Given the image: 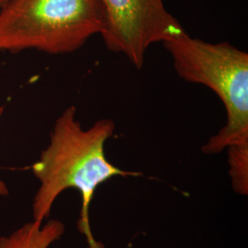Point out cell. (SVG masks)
<instances>
[{"instance_id":"7a4b0ae2","label":"cell","mask_w":248,"mask_h":248,"mask_svg":"<svg viewBox=\"0 0 248 248\" xmlns=\"http://www.w3.org/2000/svg\"><path fill=\"white\" fill-rule=\"evenodd\" d=\"M162 44L182 79L212 89L225 107L226 124L204 144V154H219L248 142V53L226 42L192 38L186 31Z\"/></svg>"},{"instance_id":"52a82bcc","label":"cell","mask_w":248,"mask_h":248,"mask_svg":"<svg viewBox=\"0 0 248 248\" xmlns=\"http://www.w3.org/2000/svg\"><path fill=\"white\" fill-rule=\"evenodd\" d=\"M5 108L3 106H0V119L3 115ZM9 195V188L8 186H6V184L0 179V196H8Z\"/></svg>"},{"instance_id":"8992f818","label":"cell","mask_w":248,"mask_h":248,"mask_svg":"<svg viewBox=\"0 0 248 248\" xmlns=\"http://www.w3.org/2000/svg\"><path fill=\"white\" fill-rule=\"evenodd\" d=\"M228 150L229 174L235 192L248 195V142L231 145Z\"/></svg>"},{"instance_id":"3957f363","label":"cell","mask_w":248,"mask_h":248,"mask_svg":"<svg viewBox=\"0 0 248 248\" xmlns=\"http://www.w3.org/2000/svg\"><path fill=\"white\" fill-rule=\"evenodd\" d=\"M103 27L100 0H10L0 8V51L73 53Z\"/></svg>"},{"instance_id":"6da1fadb","label":"cell","mask_w":248,"mask_h":248,"mask_svg":"<svg viewBox=\"0 0 248 248\" xmlns=\"http://www.w3.org/2000/svg\"><path fill=\"white\" fill-rule=\"evenodd\" d=\"M114 131L112 120L102 119L89 129H83L77 119L76 107L62 111L53 125L49 145L31 167L40 181L33 199L32 221L44 222L59 195L76 188L82 198L78 229L87 239L93 237L89 211L98 186L111 177L141 176L139 172L119 169L107 159L105 143Z\"/></svg>"},{"instance_id":"5b68a950","label":"cell","mask_w":248,"mask_h":248,"mask_svg":"<svg viewBox=\"0 0 248 248\" xmlns=\"http://www.w3.org/2000/svg\"><path fill=\"white\" fill-rule=\"evenodd\" d=\"M64 224L51 219L43 222H28L9 236L0 238V248H49L60 239L64 232Z\"/></svg>"},{"instance_id":"ba28073f","label":"cell","mask_w":248,"mask_h":248,"mask_svg":"<svg viewBox=\"0 0 248 248\" xmlns=\"http://www.w3.org/2000/svg\"><path fill=\"white\" fill-rule=\"evenodd\" d=\"M9 1H10V0H0V8L5 6Z\"/></svg>"},{"instance_id":"277c9868","label":"cell","mask_w":248,"mask_h":248,"mask_svg":"<svg viewBox=\"0 0 248 248\" xmlns=\"http://www.w3.org/2000/svg\"><path fill=\"white\" fill-rule=\"evenodd\" d=\"M104 27L100 33L107 49L123 53L138 70L151 45L163 43L186 31L164 0H100Z\"/></svg>"}]
</instances>
